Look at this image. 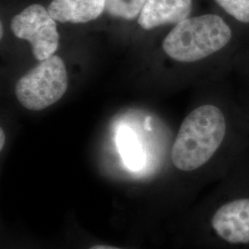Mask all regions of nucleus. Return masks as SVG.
Instances as JSON below:
<instances>
[{
    "instance_id": "f257e3e1",
    "label": "nucleus",
    "mask_w": 249,
    "mask_h": 249,
    "mask_svg": "<svg viewBox=\"0 0 249 249\" xmlns=\"http://www.w3.org/2000/svg\"><path fill=\"white\" fill-rule=\"evenodd\" d=\"M230 74L221 80L215 97L194 107L180 124L170 154L179 173L209 170L221 179L249 149V122Z\"/></svg>"
},
{
    "instance_id": "f03ea898",
    "label": "nucleus",
    "mask_w": 249,
    "mask_h": 249,
    "mask_svg": "<svg viewBox=\"0 0 249 249\" xmlns=\"http://www.w3.org/2000/svg\"><path fill=\"white\" fill-rule=\"evenodd\" d=\"M161 49L173 62H208L225 73L249 52L237 30L217 11L192 15L172 27Z\"/></svg>"
},
{
    "instance_id": "7ed1b4c3",
    "label": "nucleus",
    "mask_w": 249,
    "mask_h": 249,
    "mask_svg": "<svg viewBox=\"0 0 249 249\" xmlns=\"http://www.w3.org/2000/svg\"><path fill=\"white\" fill-rule=\"evenodd\" d=\"M202 221L217 249H249V148L220 179Z\"/></svg>"
},
{
    "instance_id": "20e7f679",
    "label": "nucleus",
    "mask_w": 249,
    "mask_h": 249,
    "mask_svg": "<svg viewBox=\"0 0 249 249\" xmlns=\"http://www.w3.org/2000/svg\"><path fill=\"white\" fill-rule=\"evenodd\" d=\"M69 85L64 61L58 55L40 61L18 80L15 93L19 104L28 110L40 111L62 98Z\"/></svg>"
},
{
    "instance_id": "39448f33",
    "label": "nucleus",
    "mask_w": 249,
    "mask_h": 249,
    "mask_svg": "<svg viewBox=\"0 0 249 249\" xmlns=\"http://www.w3.org/2000/svg\"><path fill=\"white\" fill-rule=\"evenodd\" d=\"M57 21L39 3L28 5L10 20V30L19 39L31 43L36 59L43 61L54 54L59 44Z\"/></svg>"
},
{
    "instance_id": "423d86ee",
    "label": "nucleus",
    "mask_w": 249,
    "mask_h": 249,
    "mask_svg": "<svg viewBox=\"0 0 249 249\" xmlns=\"http://www.w3.org/2000/svg\"><path fill=\"white\" fill-rule=\"evenodd\" d=\"M196 0H147L138 24L146 31L178 24L193 15Z\"/></svg>"
},
{
    "instance_id": "0eeeda50",
    "label": "nucleus",
    "mask_w": 249,
    "mask_h": 249,
    "mask_svg": "<svg viewBox=\"0 0 249 249\" xmlns=\"http://www.w3.org/2000/svg\"><path fill=\"white\" fill-rule=\"evenodd\" d=\"M47 9L60 23H88L106 11V0H51Z\"/></svg>"
},
{
    "instance_id": "6e6552de",
    "label": "nucleus",
    "mask_w": 249,
    "mask_h": 249,
    "mask_svg": "<svg viewBox=\"0 0 249 249\" xmlns=\"http://www.w3.org/2000/svg\"><path fill=\"white\" fill-rule=\"evenodd\" d=\"M216 11L243 37L249 51V0H213Z\"/></svg>"
},
{
    "instance_id": "1a4fd4ad",
    "label": "nucleus",
    "mask_w": 249,
    "mask_h": 249,
    "mask_svg": "<svg viewBox=\"0 0 249 249\" xmlns=\"http://www.w3.org/2000/svg\"><path fill=\"white\" fill-rule=\"evenodd\" d=\"M116 144L121 158L127 168L132 171L142 169L146 156L142 144L131 128L123 125L118 129Z\"/></svg>"
},
{
    "instance_id": "9d476101",
    "label": "nucleus",
    "mask_w": 249,
    "mask_h": 249,
    "mask_svg": "<svg viewBox=\"0 0 249 249\" xmlns=\"http://www.w3.org/2000/svg\"><path fill=\"white\" fill-rule=\"evenodd\" d=\"M147 0H106V11L110 17L133 21L140 17Z\"/></svg>"
},
{
    "instance_id": "9b49d317",
    "label": "nucleus",
    "mask_w": 249,
    "mask_h": 249,
    "mask_svg": "<svg viewBox=\"0 0 249 249\" xmlns=\"http://www.w3.org/2000/svg\"><path fill=\"white\" fill-rule=\"evenodd\" d=\"M234 73L239 81L238 89H235L237 98L239 100L241 107L244 109L245 114L249 122V53H245L235 67L231 71Z\"/></svg>"
},
{
    "instance_id": "f8f14e48",
    "label": "nucleus",
    "mask_w": 249,
    "mask_h": 249,
    "mask_svg": "<svg viewBox=\"0 0 249 249\" xmlns=\"http://www.w3.org/2000/svg\"><path fill=\"white\" fill-rule=\"evenodd\" d=\"M89 249H121L116 248V247H111V246H105V245H98V246H94L91 247Z\"/></svg>"
},
{
    "instance_id": "ddd939ff",
    "label": "nucleus",
    "mask_w": 249,
    "mask_h": 249,
    "mask_svg": "<svg viewBox=\"0 0 249 249\" xmlns=\"http://www.w3.org/2000/svg\"><path fill=\"white\" fill-rule=\"evenodd\" d=\"M0 149L2 150L4 147V143H5V134H4V130L1 128L0 130Z\"/></svg>"
}]
</instances>
